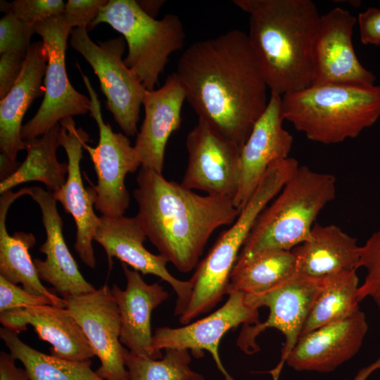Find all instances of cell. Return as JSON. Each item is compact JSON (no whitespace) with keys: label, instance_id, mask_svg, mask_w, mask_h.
Here are the masks:
<instances>
[{"label":"cell","instance_id":"6da1fadb","mask_svg":"<svg viewBox=\"0 0 380 380\" xmlns=\"http://www.w3.org/2000/svg\"><path fill=\"white\" fill-rule=\"evenodd\" d=\"M175 73L198 120L242 146L270 97L248 34L232 30L194 42Z\"/></svg>","mask_w":380,"mask_h":380},{"label":"cell","instance_id":"7a4b0ae2","mask_svg":"<svg viewBox=\"0 0 380 380\" xmlns=\"http://www.w3.org/2000/svg\"><path fill=\"white\" fill-rule=\"evenodd\" d=\"M137 182L135 218L160 254L182 272L196 267L211 234L232 224L241 211L230 198L199 195L152 169L141 167Z\"/></svg>","mask_w":380,"mask_h":380},{"label":"cell","instance_id":"3957f363","mask_svg":"<svg viewBox=\"0 0 380 380\" xmlns=\"http://www.w3.org/2000/svg\"><path fill=\"white\" fill-rule=\"evenodd\" d=\"M248 15L250 44L270 92L283 96L312 85L320 14L311 0H234Z\"/></svg>","mask_w":380,"mask_h":380},{"label":"cell","instance_id":"277c9868","mask_svg":"<svg viewBox=\"0 0 380 380\" xmlns=\"http://www.w3.org/2000/svg\"><path fill=\"white\" fill-rule=\"evenodd\" d=\"M284 120L312 141L335 144L357 137L380 118V85L328 83L282 96Z\"/></svg>","mask_w":380,"mask_h":380},{"label":"cell","instance_id":"5b68a950","mask_svg":"<svg viewBox=\"0 0 380 380\" xmlns=\"http://www.w3.org/2000/svg\"><path fill=\"white\" fill-rule=\"evenodd\" d=\"M336 191L333 175L299 165L258 215L236 262L266 251H291L306 241L317 217L335 198Z\"/></svg>","mask_w":380,"mask_h":380},{"label":"cell","instance_id":"8992f818","mask_svg":"<svg viewBox=\"0 0 380 380\" xmlns=\"http://www.w3.org/2000/svg\"><path fill=\"white\" fill-rule=\"evenodd\" d=\"M293 175L284 162L270 166L260 184L228 229L224 230L191 277L189 304L179 322L182 324L209 312L226 294L229 278L240 251L258 215L281 191Z\"/></svg>","mask_w":380,"mask_h":380},{"label":"cell","instance_id":"52a82bcc","mask_svg":"<svg viewBox=\"0 0 380 380\" xmlns=\"http://www.w3.org/2000/svg\"><path fill=\"white\" fill-rule=\"evenodd\" d=\"M101 23L122 34L127 45L124 62L148 91L155 89L170 56L185 42L184 25L177 15L169 13L157 20L143 11L135 0L108 1L88 27L92 29Z\"/></svg>","mask_w":380,"mask_h":380},{"label":"cell","instance_id":"ba28073f","mask_svg":"<svg viewBox=\"0 0 380 380\" xmlns=\"http://www.w3.org/2000/svg\"><path fill=\"white\" fill-rule=\"evenodd\" d=\"M70 44L93 68L106 98V108L127 136L137 133V122L146 89L122 59L126 42L118 37L96 44L87 27L74 28Z\"/></svg>","mask_w":380,"mask_h":380},{"label":"cell","instance_id":"9c48e42d","mask_svg":"<svg viewBox=\"0 0 380 380\" xmlns=\"http://www.w3.org/2000/svg\"><path fill=\"white\" fill-rule=\"evenodd\" d=\"M34 28L47 52L44 96L34 116L22 126L24 141L43 135L64 118L86 114L91 104L90 99L75 89L68 78L65 51L72 28L63 15L37 23Z\"/></svg>","mask_w":380,"mask_h":380},{"label":"cell","instance_id":"30bf717a","mask_svg":"<svg viewBox=\"0 0 380 380\" xmlns=\"http://www.w3.org/2000/svg\"><path fill=\"white\" fill-rule=\"evenodd\" d=\"M78 68L91 101L90 115L96 121L99 132L96 146L84 144L97 176V184L91 186L95 191L94 207L103 216H122L130 200L125 179L128 173H133L141 167V158L127 135L114 132L111 126L104 122L98 95L87 76L81 72L79 66Z\"/></svg>","mask_w":380,"mask_h":380},{"label":"cell","instance_id":"8fae6325","mask_svg":"<svg viewBox=\"0 0 380 380\" xmlns=\"http://www.w3.org/2000/svg\"><path fill=\"white\" fill-rule=\"evenodd\" d=\"M323 281H317L295 274L273 289L258 295H246V303L258 309L265 306L270 310L264 322L245 325L239 334L237 346L244 353L253 354L259 350L255 338L267 328H275L285 337L281 360L267 372L273 380H278L282 367L296 345L308 313L317 296Z\"/></svg>","mask_w":380,"mask_h":380},{"label":"cell","instance_id":"7c38bea8","mask_svg":"<svg viewBox=\"0 0 380 380\" xmlns=\"http://www.w3.org/2000/svg\"><path fill=\"white\" fill-rule=\"evenodd\" d=\"M188 163L181 184L232 200L239 188L241 146L198 120L186 139Z\"/></svg>","mask_w":380,"mask_h":380},{"label":"cell","instance_id":"4fadbf2b","mask_svg":"<svg viewBox=\"0 0 380 380\" xmlns=\"http://www.w3.org/2000/svg\"><path fill=\"white\" fill-rule=\"evenodd\" d=\"M101 362L96 374L104 380H129L125 365L128 349L120 341V317L111 289L104 284L91 292L65 299Z\"/></svg>","mask_w":380,"mask_h":380},{"label":"cell","instance_id":"5bb4252c","mask_svg":"<svg viewBox=\"0 0 380 380\" xmlns=\"http://www.w3.org/2000/svg\"><path fill=\"white\" fill-rule=\"evenodd\" d=\"M228 296L222 307L203 319L178 328L156 329L151 342L155 353L163 357L161 350L185 349L190 350L194 357L200 358L207 350L225 379L233 380L220 357V340L229 330L240 324L252 325L260 321L258 309L246 303L243 293L234 292Z\"/></svg>","mask_w":380,"mask_h":380},{"label":"cell","instance_id":"9a60e30c","mask_svg":"<svg viewBox=\"0 0 380 380\" xmlns=\"http://www.w3.org/2000/svg\"><path fill=\"white\" fill-rule=\"evenodd\" d=\"M60 125L59 144L68 156V175L64 184L52 195L73 217L76 226L75 250L81 260L94 269L96 258L92 241L99 217L94 210V189L84 187L80 170L84 144L89 137L81 127H76L72 117L63 119Z\"/></svg>","mask_w":380,"mask_h":380},{"label":"cell","instance_id":"2e32d148","mask_svg":"<svg viewBox=\"0 0 380 380\" xmlns=\"http://www.w3.org/2000/svg\"><path fill=\"white\" fill-rule=\"evenodd\" d=\"M146 234L135 217H99L94 240L105 250L109 267L115 257L144 275L153 274L168 283L177 294L175 315L185 311L191 298L193 283L173 277L166 267L168 260L148 251L144 242Z\"/></svg>","mask_w":380,"mask_h":380},{"label":"cell","instance_id":"e0dca14e","mask_svg":"<svg viewBox=\"0 0 380 380\" xmlns=\"http://www.w3.org/2000/svg\"><path fill=\"white\" fill-rule=\"evenodd\" d=\"M357 18L336 7L320 15L313 46L312 85L328 83L374 84L375 75L359 61L352 42Z\"/></svg>","mask_w":380,"mask_h":380},{"label":"cell","instance_id":"ac0fdd59","mask_svg":"<svg viewBox=\"0 0 380 380\" xmlns=\"http://www.w3.org/2000/svg\"><path fill=\"white\" fill-rule=\"evenodd\" d=\"M282 96L270 93L267 106L241 146L239 188L233 203L241 210L260 184L269 167L289 158L293 136L283 127Z\"/></svg>","mask_w":380,"mask_h":380},{"label":"cell","instance_id":"d6986e66","mask_svg":"<svg viewBox=\"0 0 380 380\" xmlns=\"http://www.w3.org/2000/svg\"><path fill=\"white\" fill-rule=\"evenodd\" d=\"M368 325L360 309L346 319L300 336L286 358L296 371L330 372L360 349Z\"/></svg>","mask_w":380,"mask_h":380},{"label":"cell","instance_id":"ffe728a7","mask_svg":"<svg viewBox=\"0 0 380 380\" xmlns=\"http://www.w3.org/2000/svg\"><path fill=\"white\" fill-rule=\"evenodd\" d=\"M27 195L39 206L46 238L39 247L45 260H33L40 280L50 284L62 298L91 292L96 289L79 270L63 234V220L52 192L39 186L27 187Z\"/></svg>","mask_w":380,"mask_h":380},{"label":"cell","instance_id":"44dd1931","mask_svg":"<svg viewBox=\"0 0 380 380\" xmlns=\"http://www.w3.org/2000/svg\"><path fill=\"white\" fill-rule=\"evenodd\" d=\"M4 327L19 334L33 327L39 339L51 345L50 355L83 362L95 356L82 329L66 308L44 305L16 309L0 315Z\"/></svg>","mask_w":380,"mask_h":380},{"label":"cell","instance_id":"7402d4cb","mask_svg":"<svg viewBox=\"0 0 380 380\" xmlns=\"http://www.w3.org/2000/svg\"><path fill=\"white\" fill-rule=\"evenodd\" d=\"M186 101L184 90L174 72L163 85L144 93V118L134 147L141 167L162 173L166 146L171 134L181 124V111Z\"/></svg>","mask_w":380,"mask_h":380},{"label":"cell","instance_id":"603a6c76","mask_svg":"<svg viewBox=\"0 0 380 380\" xmlns=\"http://www.w3.org/2000/svg\"><path fill=\"white\" fill-rule=\"evenodd\" d=\"M126 277L124 290L116 284L111 288L120 317V341L136 355L158 360L151 347V313L169 297L164 288L156 282L147 284L139 272L121 264Z\"/></svg>","mask_w":380,"mask_h":380},{"label":"cell","instance_id":"cb8c5ba5","mask_svg":"<svg viewBox=\"0 0 380 380\" xmlns=\"http://www.w3.org/2000/svg\"><path fill=\"white\" fill-rule=\"evenodd\" d=\"M47 52L42 41L29 47L19 77L0 102V149L10 160L17 161L19 151L26 150L21 138L22 121L33 101L44 94Z\"/></svg>","mask_w":380,"mask_h":380},{"label":"cell","instance_id":"d4e9b609","mask_svg":"<svg viewBox=\"0 0 380 380\" xmlns=\"http://www.w3.org/2000/svg\"><path fill=\"white\" fill-rule=\"evenodd\" d=\"M298 276L323 281L357 270L360 246L355 238L334 224L315 223L310 238L291 250Z\"/></svg>","mask_w":380,"mask_h":380},{"label":"cell","instance_id":"484cf974","mask_svg":"<svg viewBox=\"0 0 380 380\" xmlns=\"http://www.w3.org/2000/svg\"><path fill=\"white\" fill-rule=\"evenodd\" d=\"M27 195V187L17 191L8 190L0 198V276L17 284L30 293L45 296L54 306L66 308L65 300L59 298L41 282L29 250L36 242L32 233L17 232L10 235L6 227V219L11 205L18 198Z\"/></svg>","mask_w":380,"mask_h":380},{"label":"cell","instance_id":"4316f807","mask_svg":"<svg viewBox=\"0 0 380 380\" xmlns=\"http://www.w3.org/2000/svg\"><path fill=\"white\" fill-rule=\"evenodd\" d=\"M61 129L58 123L41 137L25 140L26 158L15 171L1 181V194L31 181L43 183L51 192L57 191L64 184L68 163H59L56 157Z\"/></svg>","mask_w":380,"mask_h":380},{"label":"cell","instance_id":"83f0119b","mask_svg":"<svg viewBox=\"0 0 380 380\" xmlns=\"http://www.w3.org/2000/svg\"><path fill=\"white\" fill-rule=\"evenodd\" d=\"M296 274V260L291 251L277 250L259 253L236 262L231 273L226 294L265 293Z\"/></svg>","mask_w":380,"mask_h":380},{"label":"cell","instance_id":"f1b7e54d","mask_svg":"<svg viewBox=\"0 0 380 380\" xmlns=\"http://www.w3.org/2000/svg\"><path fill=\"white\" fill-rule=\"evenodd\" d=\"M0 338L11 356L21 362L30 380H104L91 369V360L70 361L41 353L4 327Z\"/></svg>","mask_w":380,"mask_h":380},{"label":"cell","instance_id":"f546056e","mask_svg":"<svg viewBox=\"0 0 380 380\" xmlns=\"http://www.w3.org/2000/svg\"><path fill=\"white\" fill-rule=\"evenodd\" d=\"M358 288L356 270L323 280L300 336L343 320L359 310Z\"/></svg>","mask_w":380,"mask_h":380},{"label":"cell","instance_id":"4dcf8cb0","mask_svg":"<svg viewBox=\"0 0 380 380\" xmlns=\"http://www.w3.org/2000/svg\"><path fill=\"white\" fill-rule=\"evenodd\" d=\"M188 350L167 348L158 360L128 350L125 365L129 380H204L203 374L190 367Z\"/></svg>","mask_w":380,"mask_h":380},{"label":"cell","instance_id":"1f68e13d","mask_svg":"<svg viewBox=\"0 0 380 380\" xmlns=\"http://www.w3.org/2000/svg\"><path fill=\"white\" fill-rule=\"evenodd\" d=\"M358 267H364L367 271L365 280L358 288V302L371 298L380 312V228L360 246Z\"/></svg>","mask_w":380,"mask_h":380},{"label":"cell","instance_id":"d6a6232c","mask_svg":"<svg viewBox=\"0 0 380 380\" xmlns=\"http://www.w3.org/2000/svg\"><path fill=\"white\" fill-rule=\"evenodd\" d=\"M35 33L34 25L18 18L8 11L0 20V53L16 51L26 55Z\"/></svg>","mask_w":380,"mask_h":380},{"label":"cell","instance_id":"836d02e7","mask_svg":"<svg viewBox=\"0 0 380 380\" xmlns=\"http://www.w3.org/2000/svg\"><path fill=\"white\" fill-rule=\"evenodd\" d=\"M62 0H15L11 3V11L23 21L35 23L63 14Z\"/></svg>","mask_w":380,"mask_h":380},{"label":"cell","instance_id":"e575fe53","mask_svg":"<svg viewBox=\"0 0 380 380\" xmlns=\"http://www.w3.org/2000/svg\"><path fill=\"white\" fill-rule=\"evenodd\" d=\"M44 305L53 303L48 297L30 293L0 276V313Z\"/></svg>","mask_w":380,"mask_h":380},{"label":"cell","instance_id":"d590c367","mask_svg":"<svg viewBox=\"0 0 380 380\" xmlns=\"http://www.w3.org/2000/svg\"><path fill=\"white\" fill-rule=\"evenodd\" d=\"M108 1L106 0H69L65 4L62 15L72 29L88 27Z\"/></svg>","mask_w":380,"mask_h":380},{"label":"cell","instance_id":"8d00e7d4","mask_svg":"<svg viewBox=\"0 0 380 380\" xmlns=\"http://www.w3.org/2000/svg\"><path fill=\"white\" fill-rule=\"evenodd\" d=\"M26 55L16 51H8L0 58V99L11 89L19 77Z\"/></svg>","mask_w":380,"mask_h":380},{"label":"cell","instance_id":"74e56055","mask_svg":"<svg viewBox=\"0 0 380 380\" xmlns=\"http://www.w3.org/2000/svg\"><path fill=\"white\" fill-rule=\"evenodd\" d=\"M360 39L365 45H380V8H368L358 14Z\"/></svg>","mask_w":380,"mask_h":380},{"label":"cell","instance_id":"f35d334b","mask_svg":"<svg viewBox=\"0 0 380 380\" xmlns=\"http://www.w3.org/2000/svg\"><path fill=\"white\" fill-rule=\"evenodd\" d=\"M0 380H30L25 369L15 365V360L9 353H0Z\"/></svg>","mask_w":380,"mask_h":380},{"label":"cell","instance_id":"ab89813d","mask_svg":"<svg viewBox=\"0 0 380 380\" xmlns=\"http://www.w3.org/2000/svg\"><path fill=\"white\" fill-rule=\"evenodd\" d=\"M137 4L148 15L155 18L165 3L163 0H139Z\"/></svg>","mask_w":380,"mask_h":380},{"label":"cell","instance_id":"60d3db41","mask_svg":"<svg viewBox=\"0 0 380 380\" xmlns=\"http://www.w3.org/2000/svg\"><path fill=\"white\" fill-rule=\"evenodd\" d=\"M380 369V357L367 367L362 369L353 380H366L376 369Z\"/></svg>","mask_w":380,"mask_h":380}]
</instances>
